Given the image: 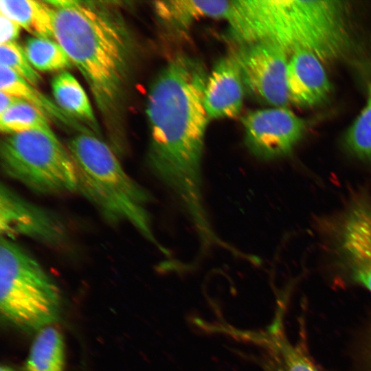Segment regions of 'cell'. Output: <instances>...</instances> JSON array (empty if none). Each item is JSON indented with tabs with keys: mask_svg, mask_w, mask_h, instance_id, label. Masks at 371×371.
<instances>
[{
	"mask_svg": "<svg viewBox=\"0 0 371 371\" xmlns=\"http://www.w3.org/2000/svg\"><path fill=\"white\" fill-rule=\"evenodd\" d=\"M207 75L202 62L177 55L160 70L147 97L150 172L170 192L199 238L214 235L203 195L202 161L209 121L204 95Z\"/></svg>",
	"mask_w": 371,
	"mask_h": 371,
	"instance_id": "1",
	"label": "cell"
},
{
	"mask_svg": "<svg viewBox=\"0 0 371 371\" xmlns=\"http://www.w3.org/2000/svg\"><path fill=\"white\" fill-rule=\"evenodd\" d=\"M54 8V38L84 76L106 117L117 111L132 55L121 16L99 2L48 1Z\"/></svg>",
	"mask_w": 371,
	"mask_h": 371,
	"instance_id": "2",
	"label": "cell"
},
{
	"mask_svg": "<svg viewBox=\"0 0 371 371\" xmlns=\"http://www.w3.org/2000/svg\"><path fill=\"white\" fill-rule=\"evenodd\" d=\"M346 12L339 1H238L228 25L237 45L267 41L289 54L309 52L322 61L341 57L350 45Z\"/></svg>",
	"mask_w": 371,
	"mask_h": 371,
	"instance_id": "3",
	"label": "cell"
},
{
	"mask_svg": "<svg viewBox=\"0 0 371 371\" xmlns=\"http://www.w3.org/2000/svg\"><path fill=\"white\" fill-rule=\"evenodd\" d=\"M67 149L74 161L79 192L111 224L127 223L159 251L168 254L157 239L148 205V191L123 168L109 145L89 133L71 138Z\"/></svg>",
	"mask_w": 371,
	"mask_h": 371,
	"instance_id": "4",
	"label": "cell"
},
{
	"mask_svg": "<svg viewBox=\"0 0 371 371\" xmlns=\"http://www.w3.org/2000/svg\"><path fill=\"white\" fill-rule=\"evenodd\" d=\"M60 290L43 266L13 240L1 237L0 313L6 324L36 333L60 317Z\"/></svg>",
	"mask_w": 371,
	"mask_h": 371,
	"instance_id": "5",
	"label": "cell"
},
{
	"mask_svg": "<svg viewBox=\"0 0 371 371\" xmlns=\"http://www.w3.org/2000/svg\"><path fill=\"white\" fill-rule=\"evenodd\" d=\"M0 155L5 175L35 193L77 192L74 161L55 134L31 131L8 135L1 143Z\"/></svg>",
	"mask_w": 371,
	"mask_h": 371,
	"instance_id": "6",
	"label": "cell"
},
{
	"mask_svg": "<svg viewBox=\"0 0 371 371\" xmlns=\"http://www.w3.org/2000/svg\"><path fill=\"white\" fill-rule=\"evenodd\" d=\"M240 69L245 92L271 107H286L288 52L278 44L260 41L237 45L232 53Z\"/></svg>",
	"mask_w": 371,
	"mask_h": 371,
	"instance_id": "7",
	"label": "cell"
},
{
	"mask_svg": "<svg viewBox=\"0 0 371 371\" xmlns=\"http://www.w3.org/2000/svg\"><path fill=\"white\" fill-rule=\"evenodd\" d=\"M242 123L247 148L254 156L262 160L290 154L307 127L305 120L286 107L249 111L243 117Z\"/></svg>",
	"mask_w": 371,
	"mask_h": 371,
	"instance_id": "8",
	"label": "cell"
},
{
	"mask_svg": "<svg viewBox=\"0 0 371 371\" xmlns=\"http://www.w3.org/2000/svg\"><path fill=\"white\" fill-rule=\"evenodd\" d=\"M1 237L23 236L49 246L65 241L67 229L60 218L23 197L8 186H0Z\"/></svg>",
	"mask_w": 371,
	"mask_h": 371,
	"instance_id": "9",
	"label": "cell"
},
{
	"mask_svg": "<svg viewBox=\"0 0 371 371\" xmlns=\"http://www.w3.org/2000/svg\"><path fill=\"white\" fill-rule=\"evenodd\" d=\"M333 246L340 265L371 292V200L357 201L342 215Z\"/></svg>",
	"mask_w": 371,
	"mask_h": 371,
	"instance_id": "10",
	"label": "cell"
},
{
	"mask_svg": "<svg viewBox=\"0 0 371 371\" xmlns=\"http://www.w3.org/2000/svg\"><path fill=\"white\" fill-rule=\"evenodd\" d=\"M245 89L238 65L231 54L222 57L207 76L204 104L210 120L238 116Z\"/></svg>",
	"mask_w": 371,
	"mask_h": 371,
	"instance_id": "11",
	"label": "cell"
},
{
	"mask_svg": "<svg viewBox=\"0 0 371 371\" xmlns=\"http://www.w3.org/2000/svg\"><path fill=\"white\" fill-rule=\"evenodd\" d=\"M322 62L306 51L291 54L286 74L289 102L300 107H312L327 98L330 83Z\"/></svg>",
	"mask_w": 371,
	"mask_h": 371,
	"instance_id": "12",
	"label": "cell"
},
{
	"mask_svg": "<svg viewBox=\"0 0 371 371\" xmlns=\"http://www.w3.org/2000/svg\"><path fill=\"white\" fill-rule=\"evenodd\" d=\"M0 90L17 97L34 106L49 120L74 130L78 133H94L76 118L63 111L57 104L34 85L12 70L1 66Z\"/></svg>",
	"mask_w": 371,
	"mask_h": 371,
	"instance_id": "13",
	"label": "cell"
},
{
	"mask_svg": "<svg viewBox=\"0 0 371 371\" xmlns=\"http://www.w3.org/2000/svg\"><path fill=\"white\" fill-rule=\"evenodd\" d=\"M230 4L231 1H161L155 3V8L167 27L183 30L201 18L225 21Z\"/></svg>",
	"mask_w": 371,
	"mask_h": 371,
	"instance_id": "14",
	"label": "cell"
},
{
	"mask_svg": "<svg viewBox=\"0 0 371 371\" xmlns=\"http://www.w3.org/2000/svg\"><path fill=\"white\" fill-rule=\"evenodd\" d=\"M1 14L34 37L54 38V8L48 1L1 0Z\"/></svg>",
	"mask_w": 371,
	"mask_h": 371,
	"instance_id": "15",
	"label": "cell"
},
{
	"mask_svg": "<svg viewBox=\"0 0 371 371\" xmlns=\"http://www.w3.org/2000/svg\"><path fill=\"white\" fill-rule=\"evenodd\" d=\"M52 89L56 104L63 111L85 123L93 133H98L99 126L89 100L71 74L63 71L57 74L52 81Z\"/></svg>",
	"mask_w": 371,
	"mask_h": 371,
	"instance_id": "16",
	"label": "cell"
},
{
	"mask_svg": "<svg viewBox=\"0 0 371 371\" xmlns=\"http://www.w3.org/2000/svg\"><path fill=\"white\" fill-rule=\"evenodd\" d=\"M65 344L60 332L53 325L45 326L35 333L25 371H64Z\"/></svg>",
	"mask_w": 371,
	"mask_h": 371,
	"instance_id": "17",
	"label": "cell"
},
{
	"mask_svg": "<svg viewBox=\"0 0 371 371\" xmlns=\"http://www.w3.org/2000/svg\"><path fill=\"white\" fill-rule=\"evenodd\" d=\"M0 129L12 135L31 131L54 134L49 120L34 106L21 100L0 114Z\"/></svg>",
	"mask_w": 371,
	"mask_h": 371,
	"instance_id": "18",
	"label": "cell"
},
{
	"mask_svg": "<svg viewBox=\"0 0 371 371\" xmlns=\"http://www.w3.org/2000/svg\"><path fill=\"white\" fill-rule=\"evenodd\" d=\"M25 52L36 71H54L69 68L71 60L60 45L52 38L31 37L26 41Z\"/></svg>",
	"mask_w": 371,
	"mask_h": 371,
	"instance_id": "19",
	"label": "cell"
},
{
	"mask_svg": "<svg viewBox=\"0 0 371 371\" xmlns=\"http://www.w3.org/2000/svg\"><path fill=\"white\" fill-rule=\"evenodd\" d=\"M345 143L355 156L371 161V83L365 106L348 129Z\"/></svg>",
	"mask_w": 371,
	"mask_h": 371,
	"instance_id": "20",
	"label": "cell"
},
{
	"mask_svg": "<svg viewBox=\"0 0 371 371\" xmlns=\"http://www.w3.org/2000/svg\"><path fill=\"white\" fill-rule=\"evenodd\" d=\"M1 66L6 67L34 85L38 86L42 77L29 61L25 49L16 41L1 44Z\"/></svg>",
	"mask_w": 371,
	"mask_h": 371,
	"instance_id": "21",
	"label": "cell"
},
{
	"mask_svg": "<svg viewBox=\"0 0 371 371\" xmlns=\"http://www.w3.org/2000/svg\"><path fill=\"white\" fill-rule=\"evenodd\" d=\"M277 346L281 353L285 371H322L298 348L285 339H278Z\"/></svg>",
	"mask_w": 371,
	"mask_h": 371,
	"instance_id": "22",
	"label": "cell"
},
{
	"mask_svg": "<svg viewBox=\"0 0 371 371\" xmlns=\"http://www.w3.org/2000/svg\"><path fill=\"white\" fill-rule=\"evenodd\" d=\"M0 44L15 41L21 28L19 25L2 14L0 16Z\"/></svg>",
	"mask_w": 371,
	"mask_h": 371,
	"instance_id": "23",
	"label": "cell"
},
{
	"mask_svg": "<svg viewBox=\"0 0 371 371\" xmlns=\"http://www.w3.org/2000/svg\"><path fill=\"white\" fill-rule=\"evenodd\" d=\"M21 99L0 91V114H2Z\"/></svg>",
	"mask_w": 371,
	"mask_h": 371,
	"instance_id": "24",
	"label": "cell"
},
{
	"mask_svg": "<svg viewBox=\"0 0 371 371\" xmlns=\"http://www.w3.org/2000/svg\"><path fill=\"white\" fill-rule=\"evenodd\" d=\"M0 371H16V370L13 368L9 366L4 365V366H1Z\"/></svg>",
	"mask_w": 371,
	"mask_h": 371,
	"instance_id": "25",
	"label": "cell"
},
{
	"mask_svg": "<svg viewBox=\"0 0 371 371\" xmlns=\"http://www.w3.org/2000/svg\"><path fill=\"white\" fill-rule=\"evenodd\" d=\"M370 357H371V352H370Z\"/></svg>",
	"mask_w": 371,
	"mask_h": 371,
	"instance_id": "26",
	"label": "cell"
}]
</instances>
